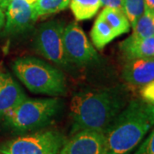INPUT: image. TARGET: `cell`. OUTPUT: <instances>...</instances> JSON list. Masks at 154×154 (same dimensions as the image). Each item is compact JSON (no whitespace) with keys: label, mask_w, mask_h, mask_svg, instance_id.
<instances>
[{"label":"cell","mask_w":154,"mask_h":154,"mask_svg":"<svg viewBox=\"0 0 154 154\" xmlns=\"http://www.w3.org/2000/svg\"><path fill=\"white\" fill-rule=\"evenodd\" d=\"M129 100V90L122 85L77 93L70 103L71 134L82 130L104 133Z\"/></svg>","instance_id":"cell-1"},{"label":"cell","mask_w":154,"mask_h":154,"mask_svg":"<svg viewBox=\"0 0 154 154\" xmlns=\"http://www.w3.org/2000/svg\"><path fill=\"white\" fill-rule=\"evenodd\" d=\"M154 125V105L130 99L104 132L103 154H130Z\"/></svg>","instance_id":"cell-2"},{"label":"cell","mask_w":154,"mask_h":154,"mask_svg":"<svg viewBox=\"0 0 154 154\" xmlns=\"http://www.w3.org/2000/svg\"><path fill=\"white\" fill-rule=\"evenodd\" d=\"M11 66L17 78L31 93L51 97L66 94L64 75L45 61L37 57H25L16 59Z\"/></svg>","instance_id":"cell-3"},{"label":"cell","mask_w":154,"mask_h":154,"mask_svg":"<svg viewBox=\"0 0 154 154\" xmlns=\"http://www.w3.org/2000/svg\"><path fill=\"white\" fill-rule=\"evenodd\" d=\"M61 107L58 99H25L5 115L6 124L17 132H27L49 123Z\"/></svg>","instance_id":"cell-4"},{"label":"cell","mask_w":154,"mask_h":154,"mask_svg":"<svg viewBox=\"0 0 154 154\" xmlns=\"http://www.w3.org/2000/svg\"><path fill=\"white\" fill-rule=\"evenodd\" d=\"M65 138L57 130H45L22 135L0 147L3 154H58Z\"/></svg>","instance_id":"cell-5"},{"label":"cell","mask_w":154,"mask_h":154,"mask_svg":"<svg viewBox=\"0 0 154 154\" xmlns=\"http://www.w3.org/2000/svg\"><path fill=\"white\" fill-rule=\"evenodd\" d=\"M64 27V22L58 20L45 22L38 27L33 38L35 50L38 53L61 68H66L69 64L63 47Z\"/></svg>","instance_id":"cell-6"},{"label":"cell","mask_w":154,"mask_h":154,"mask_svg":"<svg viewBox=\"0 0 154 154\" xmlns=\"http://www.w3.org/2000/svg\"><path fill=\"white\" fill-rule=\"evenodd\" d=\"M63 39L64 52L69 63L86 65L99 59L97 51L76 22L64 27Z\"/></svg>","instance_id":"cell-7"},{"label":"cell","mask_w":154,"mask_h":154,"mask_svg":"<svg viewBox=\"0 0 154 154\" xmlns=\"http://www.w3.org/2000/svg\"><path fill=\"white\" fill-rule=\"evenodd\" d=\"M5 10V33L8 35L23 33L37 21L32 5L26 0H11Z\"/></svg>","instance_id":"cell-8"},{"label":"cell","mask_w":154,"mask_h":154,"mask_svg":"<svg viewBox=\"0 0 154 154\" xmlns=\"http://www.w3.org/2000/svg\"><path fill=\"white\" fill-rule=\"evenodd\" d=\"M65 141L58 154H103L104 133L82 130L72 134Z\"/></svg>","instance_id":"cell-9"},{"label":"cell","mask_w":154,"mask_h":154,"mask_svg":"<svg viewBox=\"0 0 154 154\" xmlns=\"http://www.w3.org/2000/svg\"><path fill=\"white\" fill-rule=\"evenodd\" d=\"M123 80L134 87H143L154 81V57L126 60L122 68Z\"/></svg>","instance_id":"cell-10"},{"label":"cell","mask_w":154,"mask_h":154,"mask_svg":"<svg viewBox=\"0 0 154 154\" xmlns=\"http://www.w3.org/2000/svg\"><path fill=\"white\" fill-rule=\"evenodd\" d=\"M25 99L26 94L11 74L0 71V118Z\"/></svg>","instance_id":"cell-11"},{"label":"cell","mask_w":154,"mask_h":154,"mask_svg":"<svg viewBox=\"0 0 154 154\" xmlns=\"http://www.w3.org/2000/svg\"><path fill=\"white\" fill-rule=\"evenodd\" d=\"M120 50L126 60L154 57V35L137 38L129 36L120 45Z\"/></svg>","instance_id":"cell-12"},{"label":"cell","mask_w":154,"mask_h":154,"mask_svg":"<svg viewBox=\"0 0 154 154\" xmlns=\"http://www.w3.org/2000/svg\"><path fill=\"white\" fill-rule=\"evenodd\" d=\"M116 37L113 28L99 15L91 31V38L94 46L98 50H102Z\"/></svg>","instance_id":"cell-13"},{"label":"cell","mask_w":154,"mask_h":154,"mask_svg":"<svg viewBox=\"0 0 154 154\" xmlns=\"http://www.w3.org/2000/svg\"><path fill=\"white\" fill-rule=\"evenodd\" d=\"M99 15L110 24L117 37L129 31L131 25L123 11L105 7Z\"/></svg>","instance_id":"cell-14"},{"label":"cell","mask_w":154,"mask_h":154,"mask_svg":"<svg viewBox=\"0 0 154 154\" xmlns=\"http://www.w3.org/2000/svg\"><path fill=\"white\" fill-rule=\"evenodd\" d=\"M69 5L77 21L93 18L102 6L100 0H70Z\"/></svg>","instance_id":"cell-15"},{"label":"cell","mask_w":154,"mask_h":154,"mask_svg":"<svg viewBox=\"0 0 154 154\" xmlns=\"http://www.w3.org/2000/svg\"><path fill=\"white\" fill-rule=\"evenodd\" d=\"M70 4V0H36L32 4L35 18L52 15L64 11Z\"/></svg>","instance_id":"cell-16"},{"label":"cell","mask_w":154,"mask_h":154,"mask_svg":"<svg viewBox=\"0 0 154 154\" xmlns=\"http://www.w3.org/2000/svg\"><path fill=\"white\" fill-rule=\"evenodd\" d=\"M133 33L130 36L134 38H144L154 35V15L147 10L139 17L137 22L132 27Z\"/></svg>","instance_id":"cell-17"},{"label":"cell","mask_w":154,"mask_h":154,"mask_svg":"<svg viewBox=\"0 0 154 154\" xmlns=\"http://www.w3.org/2000/svg\"><path fill=\"white\" fill-rule=\"evenodd\" d=\"M144 10V0H123V11L132 27L143 14Z\"/></svg>","instance_id":"cell-18"},{"label":"cell","mask_w":154,"mask_h":154,"mask_svg":"<svg viewBox=\"0 0 154 154\" xmlns=\"http://www.w3.org/2000/svg\"><path fill=\"white\" fill-rule=\"evenodd\" d=\"M134 154H154V128Z\"/></svg>","instance_id":"cell-19"},{"label":"cell","mask_w":154,"mask_h":154,"mask_svg":"<svg viewBox=\"0 0 154 154\" xmlns=\"http://www.w3.org/2000/svg\"><path fill=\"white\" fill-rule=\"evenodd\" d=\"M140 94L141 99L146 103L154 105V81L141 87Z\"/></svg>","instance_id":"cell-20"},{"label":"cell","mask_w":154,"mask_h":154,"mask_svg":"<svg viewBox=\"0 0 154 154\" xmlns=\"http://www.w3.org/2000/svg\"><path fill=\"white\" fill-rule=\"evenodd\" d=\"M101 5L123 11V0H100Z\"/></svg>","instance_id":"cell-21"},{"label":"cell","mask_w":154,"mask_h":154,"mask_svg":"<svg viewBox=\"0 0 154 154\" xmlns=\"http://www.w3.org/2000/svg\"><path fill=\"white\" fill-rule=\"evenodd\" d=\"M145 9L154 15V0H144Z\"/></svg>","instance_id":"cell-22"},{"label":"cell","mask_w":154,"mask_h":154,"mask_svg":"<svg viewBox=\"0 0 154 154\" xmlns=\"http://www.w3.org/2000/svg\"><path fill=\"white\" fill-rule=\"evenodd\" d=\"M5 13L4 12V10L0 8V29L5 26Z\"/></svg>","instance_id":"cell-23"},{"label":"cell","mask_w":154,"mask_h":154,"mask_svg":"<svg viewBox=\"0 0 154 154\" xmlns=\"http://www.w3.org/2000/svg\"><path fill=\"white\" fill-rule=\"evenodd\" d=\"M9 3H10V1H8V0H0V8L3 10H5Z\"/></svg>","instance_id":"cell-24"},{"label":"cell","mask_w":154,"mask_h":154,"mask_svg":"<svg viewBox=\"0 0 154 154\" xmlns=\"http://www.w3.org/2000/svg\"><path fill=\"white\" fill-rule=\"evenodd\" d=\"M26 1H27V2H28L29 4H31V5H32V4H33V3H34L36 0H26Z\"/></svg>","instance_id":"cell-25"},{"label":"cell","mask_w":154,"mask_h":154,"mask_svg":"<svg viewBox=\"0 0 154 154\" xmlns=\"http://www.w3.org/2000/svg\"><path fill=\"white\" fill-rule=\"evenodd\" d=\"M0 154H3V153H2V152H0Z\"/></svg>","instance_id":"cell-26"},{"label":"cell","mask_w":154,"mask_h":154,"mask_svg":"<svg viewBox=\"0 0 154 154\" xmlns=\"http://www.w3.org/2000/svg\"><path fill=\"white\" fill-rule=\"evenodd\" d=\"M8 1H11V0H8Z\"/></svg>","instance_id":"cell-27"}]
</instances>
